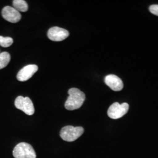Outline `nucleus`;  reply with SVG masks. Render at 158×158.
Returning a JSON list of instances; mask_svg holds the SVG:
<instances>
[{
  "label": "nucleus",
  "instance_id": "f257e3e1",
  "mask_svg": "<svg viewBox=\"0 0 158 158\" xmlns=\"http://www.w3.org/2000/svg\"><path fill=\"white\" fill-rule=\"evenodd\" d=\"M69 97L65 102L64 107L70 111L79 109L83 104L85 96V94L77 88H72L69 91Z\"/></svg>",
  "mask_w": 158,
  "mask_h": 158
},
{
  "label": "nucleus",
  "instance_id": "f03ea898",
  "mask_svg": "<svg viewBox=\"0 0 158 158\" xmlns=\"http://www.w3.org/2000/svg\"><path fill=\"white\" fill-rule=\"evenodd\" d=\"M84 128L81 127H74L68 125L63 127L60 132V136L63 140L67 142H73L77 139L83 135Z\"/></svg>",
  "mask_w": 158,
  "mask_h": 158
},
{
  "label": "nucleus",
  "instance_id": "7ed1b4c3",
  "mask_svg": "<svg viewBox=\"0 0 158 158\" xmlns=\"http://www.w3.org/2000/svg\"><path fill=\"white\" fill-rule=\"evenodd\" d=\"M13 156L15 158H36L33 147L26 142H21L14 148Z\"/></svg>",
  "mask_w": 158,
  "mask_h": 158
},
{
  "label": "nucleus",
  "instance_id": "20e7f679",
  "mask_svg": "<svg viewBox=\"0 0 158 158\" xmlns=\"http://www.w3.org/2000/svg\"><path fill=\"white\" fill-rule=\"evenodd\" d=\"M129 110V105L127 102H124L121 104L116 102L109 107L107 114L108 117L114 119L120 118L125 115Z\"/></svg>",
  "mask_w": 158,
  "mask_h": 158
},
{
  "label": "nucleus",
  "instance_id": "39448f33",
  "mask_svg": "<svg viewBox=\"0 0 158 158\" xmlns=\"http://www.w3.org/2000/svg\"><path fill=\"white\" fill-rule=\"evenodd\" d=\"M15 106L28 115H32L35 113L34 104L28 97L18 96L15 99Z\"/></svg>",
  "mask_w": 158,
  "mask_h": 158
},
{
  "label": "nucleus",
  "instance_id": "423d86ee",
  "mask_svg": "<svg viewBox=\"0 0 158 158\" xmlns=\"http://www.w3.org/2000/svg\"><path fill=\"white\" fill-rule=\"evenodd\" d=\"M69 36V32L66 29L57 27H54L49 29L48 37L49 40L55 42H60L66 40Z\"/></svg>",
  "mask_w": 158,
  "mask_h": 158
},
{
  "label": "nucleus",
  "instance_id": "0eeeda50",
  "mask_svg": "<svg viewBox=\"0 0 158 158\" xmlns=\"http://www.w3.org/2000/svg\"><path fill=\"white\" fill-rule=\"evenodd\" d=\"M2 15L6 21L10 23H18L21 19V15L19 12L10 6H6L2 9Z\"/></svg>",
  "mask_w": 158,
  "mask_h": 158
},
{
  "label": "nucleus",
  "instance_id": "6e6552de",
  "mask_svg": "<svg viewBox=\"0 0 158 158\" xmlns=\"http://www.w3.org/2000/svg\"><path fill=\"white\" fill-rule=\"evenodd\" d=\"M38 70L36 64H29L21 69L17 74V79L20 81H25L31 79Z\"/></svg>",
  "mask_w": 158,
  "mask_h": 158
},
{
  "label": "nucleus",
  "instance_id": "1a4fd4ad",
  "mask_svg": "<svg viewBox=\"0 0 158 158\" xmlns=\"http://www.w3.org/2000/svg\"><path fill=\"white\" fill-rule=\"evenodd\" d=\"M105 83L108 86L115 91H121L124 87V85L121 79L114 74L107 75L104 79Z\"/></svg>",
  "mask_w": 158,
  "mask_h": 158
},
{
  "label": "nucleus",
  "instance_id": "9d476101",
  "mask_svg": "<svg viewBox=\"0 0 158 158\" xmlns=\"http://www.w3.org/2000/svg\"><path fill=\"white\" fill-rule=\"evenodd\" d=\"M12 4L14 8L18 12H24L28 10V4L24 0H14Z\"/></svg>",
  "mask_w": 158,
  "mask_h": 158
},
{
  "label": "nucleus",
  "instance_id": "9b49d317",
  "mask_svg": "<svg viewBox=\"0 0 158 158\" xmlns=\"http://www.w3.org/2000/svg\"><path fill=\"white\" fill-rule=\"evenodd\" d=\"M11 60V56L8 52H2L0 53V69L6 68Z\"/></svg>",
  "mask_w": 158,
  "mask_h": 158
},
{
  "label": "nucleus",
  "instance_id": "f8f14e48",
  "mask_svg": "<svg viewBox=\"0 0 158 158\" xmlns=\"http://www.w3.org/2000/svg\"><path fill=\"white\" fill-rule=\"evenodd\" d=\"M13 44V39L10 37H3L0 36V45L4 48H8Z\"/></svg>",
  "mask_w": 158,
  "mask_h": 158
},
{
  "label": "nucleus",
  "instance_id": "ddd939ff",
  "mask_svg": "<svg viewBox=\"0 0 158 158\" xmlns=\"http://www.w3.org/2000/svg\"><path fill=\"white\" fill-rule=\"evenodd\" d=\"M149 10L152 14L158 16V5H152L150 6Z\"/></svg>",
  "mask_w": 158,
  "mask_h": 158
}]
</instances>
